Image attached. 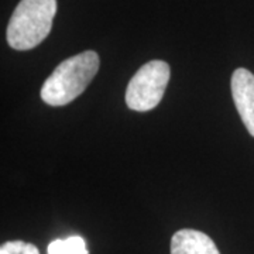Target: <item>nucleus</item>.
I'll use <instances>...</instances> for the list:
<instances>
[{
    "instance_id": "nucleus-2",
    "label": "nucleus",
    "mask_w": 254,
    "mask_h": 254,
    "mask_svg": "<svg viewBox=\"0 0 254 254\" xmlns=\"http://www.w3.org/2000/svg\"><path fill=\"white\" fill-rule=\"evenodd\" d=\"M57 13V0H21L7 26V43L17 51L36 48L46 40Z\"/></svg>"
},
{
    "instance_id": "nucleus-5",
    "label": "nucleus",
    "mask_w": 254,
    "mask_h": 254,
    "mask_svg": "<svg viewBox=\"0 0 254 254\" xmlns=\"http://www.w3.org/2000/svg\"><path fill=\"white\" fill-rule=\"evenodd\" d=\"M171 254H220V252L208 235L195 229H182L171 239Z\"/></svg>"
},
{
    "instance_id": "nucleus-3",
    "label": "nucleus",
    "mask_w": 254,
    "mask_h": 254,
    "mask_svg": "<svg viewBox=\"0 0 254 254\" xmlns=\"http://www.w3.org/2000/svg\"><path fill=\"white\" fill-rule=\"evenodd\" d=\"M170 75V65L164 61L154 60L144 64L127 85V106L136 112L154 109L163 99Z\"/></svg>"
},
{
    "instance_id": "nucleus-7",
    "label": "nucleus",
    "mask_w": 254,
    "mask_h": 254,
    "mask_svg": "<svg viewBox=\"0 0 254 254\" xmlns=\"http://www.w3.org/2000/svg\"><path fill=\"white\" fill-rule=\"evenodd\" d=\"M0 254H40L38 249L31 243H24L21 240L7 242L1 246Z\"/></svg>"
},
{
    "instance_id": "nucleus-4",
    "label": "nucleus",
    "mask_w": 254,
    "mask_h": 254,
    "mask_svg": "<svg viewBox=\"0 0 254 254\" xmlns=\"http://www.w3.org/2000/svg\"><path fill=\"white\" fill-rule=\"evenodd\" d=\"M232 95L242 122L254 137V75L249 69L237 68L233 72Z\"/></svg>"
},
{
    "instance_id": "nucleus-6",
    "label": "nucleus",
    "mask_w": 254,
    "mask_h": 254,
    "mask_svg": "<svg viewBox=\"0 0 254 254\" xmlns=\"http://www.w3.org/2000/svg\"><path fill=\"white\" fill-rule=\"evenodd\" d=\"M48 254H88L86 242L81 236L57 239L48 245Z\"/></svg>"
},
{
    "instance_id": "nucleus-1",
    "label": "nucleus",
    "mask_w": 254,
    "mask_h": 254,
    "mask_svg": "<svg viewBox=\"0 0 254 254\" xmlns=\"http://www.w3.org/2000/svg\"><path fill=\"white\" fill-rule=\"evenodd\" d=\"M99 71V55L85 51L60 64L44 82L41 98L47 105L64 106L75 100L88 88Z\"/></svg>"
}]
</instances>
